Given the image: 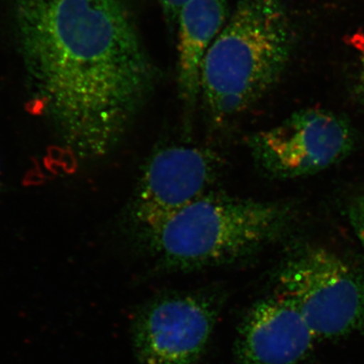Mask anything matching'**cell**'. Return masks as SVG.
<instances>
[{"instance_id":"cell-1","label":"cell","mask_w":364,"mask_h":364,"mask_svg":"<svg viewBox=\"0 0 364 364\" xmlns=\"http://www.w3.org/2000/svg\"><path fill=\"white\" fill-rule=\"evenodd\" d=\"M11 2L21 57L45 114L79 156H107L156 81L126 2Z\"/></svg>"},{"instance_id":"cell-2","label":"cell","mask_w":364,"mask_h":364,"mask_svg":"<svg viewBox=\"0 0 364 364\" xmlns=\"http://www.w3.org/2000/svg\"><path fill=\"white\" fill-rule=\"evenodd\" d=\"M294 219L291 203L212 191L139 236L160 269L195 272L247 259L284 236Z\"/></svg>"},{"instance_id":"cell-3","label":"cell","mask_w":364,"mask_h":364,"mask_svg":"<svg viewBox=\"0 0 364 364\" xmlns=\"http://www.w3.org/2000/svg\"><path fill=\"white\" fill-rule=\"evenodd\" d=\"M294 50L284 0H239L205 54L200 97L210 122L227 126L269 92Z\"/></svg>"},{"instance_id":"cell-4","label":"cell","mask_w":364,"mask_h":364,"mask_svg":"<svg viewBox=\"0 0 364 364\" xmlns=\"http://www.w3.org/2000/svg\"><path fill=\"white\" fill-rule=\"evenodd\" d=\"M317 339L364 337V273L322 246L294 248L274 275Z\"/></svg>"},{"instance_id":"cell-5","label":"cell","mask_w":364,"mask_h":364,"mask_svg":"<svg viewBox=\"0 0 364 364\" xmlns=\"http://www.w3.org/2000/svg\"><path fill=\"white\" fill-rule=\"evenodd\" d=\"M219 287L167 291L140 306L132 322L138 364H198L225 304Z\"/></svg>"},{"instance_id":"cell-6","label":"cell","mask_w":364,"mask_h":364,"mask_svg":"<svg viewBox=\"0 0 364 364\" xmlns=\"http://www.w3.org/2000/svg\"><path fill=\"white\" fill-rule=\"evenodd\" d=\"M355 145L351 124L324 109L294 112L273 128L258 132L249 142L258 166L280 179L317 174L348 157Z\"/></svg>"},{"instance_id":"cell-7","label":"cell","mask_w":364,"mask_h":364,"mask_svg":"<svg viewBox=\"0 0 364 364\" xmlns=\"http://www.w3.org/2000/svg\"><path fill=\"white\" fill-rule=\"evenodd\" d=\"M222 162L208 148L173 145L153 153L141 173L130 207L138 233L149 231L212 193Z\"/></svg>"},{"instance_id":"cell-8","label":"cell","mask_w":364,"mask_h":364,"mask_svg":"<svg viewBox=\"0 0 364 364\" xmlns=\"http://www.w3.org/2000/svg\"><path fill=\"white\" fill-rule=\"evenodd\" d=\"M316 340L293 301L273 289L239 323L231 364H301Z\"/></svg>"},{"instance_id":"cell-9","label":"cell","mask_w":364,"mask_h":364,"mask_svg":"<svg viewBox=\"0 0 364 364\" xmlns=\"http://www.w3.org/2000/svg\"><path fill=\"white\" fill-rule=\"evenodd\" d=\"M228 16L227 0H188L178 14L177 81L179 97L188 111L200 98L203 59Z\"/></svg>"},{"instance_id":"cell-10","label":"cell","mask_w":364,"mask_h":364,"mask_svg":"<svg viewBox=\"0 0 364 364\" xmlns=\"http://www.w3.org/2000/svg\"><path fill=\"white\" fill-rule=\"evenodd\" d=\"M348 218L352 229L364 247V193L352 200L348 208Z\"/></svg>"},{"instance_id":"cell-11","label":"cell","mask_w":364,"mask_h":364,"mask_svg":"<svg viewBox=\"0 0 364 364\" xmlns=\"http://www.w3.org/2000/svg\"><path fill=\"white\" fill-rule=\"evenodd\" d=\"M188 1V0H158L162 7L165 18L172 26L176 25L178 14L181 13L182 7Z\"/></svg>"},{"instance_id":"cell-12","label":"cell","mask_w":364,"mask_h":364,"mask_svg":"<svg viewBox=\"0 0 364 364\" xmlns=\"http://www.w3.org/2000/svg\"><path fill=\"white\" fill-rule=\"evenodd\" d=\"M349 44L358 50L359 59H360L361 73H363V83H364V33H356L349 38Z\"/></svg>"},{"instance_id":"cell-13","label":"cell","mask_w":364,"mask_h":364,"mask_svg":"<svg viewBox=\"0 0 364 364\" xmlns=\"http://www.w3.org/2000/svg\"><path fill=\"white\" fill-rule=\"evenodd\" d=\"M360 90H361V95H363V97H364V83H361Z\"/></svg>"}]
</instances>
